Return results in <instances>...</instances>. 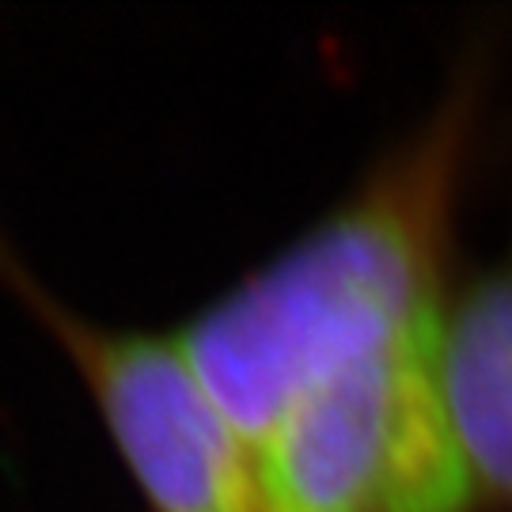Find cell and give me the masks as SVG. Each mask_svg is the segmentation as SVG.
Wrapping results in <instances>:
<instances>
[{"label":"cell","instance_id":"1","mask_svg":"<svg viewBox=\"0 0 512 512\" xmlns=\"http://www.w3.org/2000/svg\"><path fill=\"white\" fill-rule=\"evenodd\" d=\"M463 118L444 110L410 148L179 338L258 456L311 387L433 319Z\"/></svg>","mask_w":512,"mask_h":512},{"label":"cell","instance_id":"2","mask_svg":"<svg viewBox=\"0 0 512 512\" xmlns=\"http://www.w3.org/2000/svg\"><path fill=\"white\" fill-rule=\"evenodd\" d=\"M444 308L338 368L258 448L266 512H467L478 501L437 380Z\"/></svg>","mask_w":512,"mask_h":512},{"label":"cell","instance_id":"3","mask_svg":"<svg viewBox=\"0 0 512 512\" xmlns=\"http://www.w3.org/2000/svg\"><path fill=\"white\" fill-rule=\"evenodd\" d=\"M156 512H266L258 456L179 338L118 334L46 308Z\"/></svg>","mask_w":512,"mask_h":512},{"label":"cell","instance_id":"4","mask_svg":"<svg viewBox=\"0 0 512 512\" xmlns=\"http://www.w3.org/2000/svg\"><path fill=\"white\" fill-rule=\"evenodd\" d=\"M437 380L478 501H512V255L444 308Z\"/></svg>","mask_w":512,"mask_h":512}]
</instances>
